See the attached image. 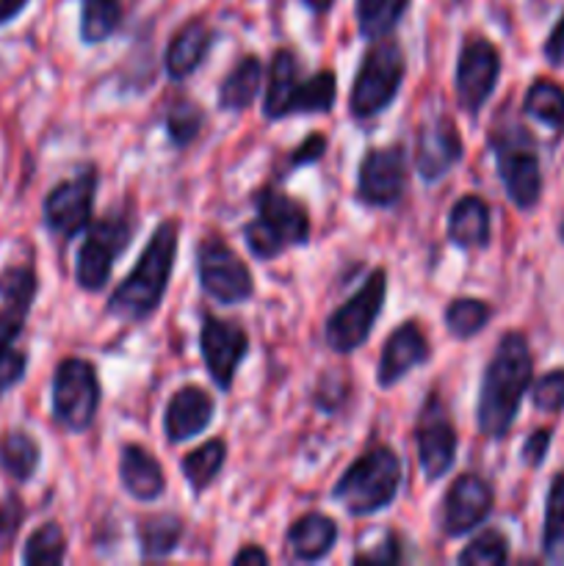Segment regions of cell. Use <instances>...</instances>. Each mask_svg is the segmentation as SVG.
<instances>
[{
  "label": "cell",
  "mask_w": 564,
  "mask_h": 566,
  "mask_svg": "<svg viewBox=\"0 0 564 566\" xmlns=\"http://www.w3.org/2000/svg\"><path fill=\"white\" fill-rule=\"evenodd\" d=\"M100 403H103V390L94 363L83 357L61 359L50 385V409L55 423L70 434H83L97 420Z\"/></svg>",
  "instance_id": "obj_8"
},
{
  "label": "cell",
  "mask_w": 564,
  "mask_h": 566,
  "mask_svg": "<svg viewBox=\"0 0 564 566\" xmlns=\"http://www.w3.org/2000/svg\"><path fill=\"white\" fill-rule=\"evenodd\" d=\"M401 479V457L385 442H374L343 470L332 486V501L341 503L352 517H374L393 506Z\"/></svg>",
  "instance_id": "obj_4"
},
{
  "label": "cell",
  "mask_w": 564,
  "mask_h": 566,
  "mask_svg": "<svg viewBox=\"0 0 564 566\" xmlns=\"http://www.w3.org/2000/svg\"><path fill=\"white\" fill-rule=\"evenodd\" d=\"M337 99V72L318 70L302 75V64L293 50L280 48L271 55L269 81L263 94V116L269 122L296 114H330Z\"/></svg>",
  "instance_id": "obj_3"
},
{
  "label": "cell",
  "mask_w": 564,
  "mask_h": 566,
  "mask_svg": "<svg viewBox=\"0 0 564 566\" xmlns=\"http://www.w3.org/2000/svg\"><path fill=\"white\" fill-rule=\"evenodd\" d=\"M100 171L97 166H83L70 180L55 182L42 199V221L44 230L61 243L75 241L81 232L88 230L94 213V199H97Z\"/></svg>",
  "instance_id": "obj_12"
},
{
  "label": "cell",
  "mask_w": 564,
  "mask_h": 566,
  "mask_svg": "<svg viewBox=\"0 0 564 566\" xmlns=\"http://www.w3.org/2000/svg\"><path fill=\"white\" fill-rule=\"evenodd\" d=\"M28 374V352L22 348L9 346L0 348V398L9 390H14Z\"/></svg>",
  "instance_id": "obj_39"
},
{
  "label": "cell",
  "mask_w": 564,
  "mask_h": 566,
  "mask_svg": "<svg viewBox=\"0 0 564 566\" xmlns=\"http://www.w3.org/2000/svg\"><path fill=\"white\" fill-rule=\"evenodd\" d=\"M25 503L17 495H9L3 503H0V547L9 551L14 536L20 534L22 523H25Z\"/></svg>",
  "instance_id": "obj_40"
},
{
  "label": "cell",
  "mask_w": 564,
  "mask_h": 566,
  "mask_svg": "<svg viewBox=\"0 0 564 566\" xmlns=\"http://www.w3.org/2000/svg\"><path fill=\"white\" fill-rule=\"evenodd\" d=\"M542 556L547 564L564 566V470L551 481L545 497V525H542Z\"/></svg>",
  "instance_id": "obj_32"
},
{
  "label": "cell",
  "mask_w": 564,
  "mask_h": 566,
  "mask_svg": "<svg viewBox=\"0 0 564 566\" xmlns=\"http://www.w3.org/2000/svg\"><path fill=\"white\" fill-rule=\"evenodd\" d=\"M42 462V448L28 431L14 429L0 437V470L17 484H28Z\"/></svg>",
  "instance_id": "obj_29"
},
{
  "label": "cell",
  "mask_w": 564,
  "mask_h": 566,
  "mask_svg": "<svg viewBox=\"0 0 564 566\" xmlns=\"http://www.w3.org/2000/svg\"><path fill=\"white\" fill-rule=\"evenodd\" d=\"M387 298V271L374 269L363 285L326 318L324 343L335 354H352L368 343Z\"/></svg>",
  "instance_id": "obj_10"
},
{
  "label": "cell",
  "mask_w": 564,
  "mask_h": 566,
  "mask_svg": "<svg viewBox=\"0 0 564 566\" xmlns=\"http://www.w3.org/2000/svg\"><path fill=\"white\" fill-rule=\"evenodd\" d=\"M495 509V490L487 479L476 473H462L451 481L440 503V531L448 539L468 536L481 528Z\"/></svg>",
  "instance_id": "obj_17"
},
{
  "label": "cell",
  "mask_w": 564,
  "mask_h": 566,
  "mask_svg": "<svg viewBox=\"0 0 564 566\" xmlns=\"http://www.w3.org/2000/svg\"><path fill=\"white\" fill-rule=\"evenodd\" d=\"M230 564L232 566H269L271 558H269V553L263 551V547L252 545V542H249V545H243L241 551H238L236 556L230 558Z\"/></svg>",
  "instance_id": "obj_45"
},
{
  "label": "cell",
  "mask_w": 564,
  "mask_h": 566,
  "mask_svg": "<svg viewBox=\"0 0 564 566\" xmlns=\"http://www.w3.org/2000/svg\"><path fill=\"white\" fill-rule=\"evenodd\" d=\"M304 6H307L313 14H330L332 6H335V0H302Z\"/></svg>",
  "instance_id": "obj_47"
},
{
  "label": "cell",
  "mask_w": 564,
  "mask_h": 566,
  "mask_svg": "<svg viewBox=\"0 0 564 566\" xmlns=\"http://www.w3.org/2000/svg\"><path fill=\"white\" fill-rule=\"evenodd\" d=\"M501 77V50L487 36H468L459 48L457 72H453V88L457 103L464 114H481L498 88Z\"/></svg>",
  "instance_id": "obj_14"
},
{
  "label": "cell",
  "mask_w": 564,
  "mask_h": 566,
  "mask_svg": "<svg viewBox=\"0 0 564 566\" xmlns=\"http://www.w3.org/2000/svg\"><path fill=\"white\" fill-rule=\"evenodd\" d=\"M182 534H186V523H182L180 514L171 512L149 514V517H142L136 523V539L144 562L169 558L180 547Z\"/></svg>",
  "instance_id": "obj_27"
},
{
  "label": "cell",
  "mask_w": 564,
  "mask_h": 566,
  "mask_svg": "<svg viewBox=\"0 0 564 566\" xmlns=\"http://www.w3.org/2000/svg\"><path fill=\"white\" fill-rule=\"evenodd\" d=\"M125 20V0H81V42L100 44Z\"/></svg>",
  "instance_id": "obj_34"
},
{
  "label": "cell",
  "mask_w": 564,
  "mask_h": 566,
  "mask_svg": "<svg viewBox=\"0 0 564 566\" xmlns=\"http://www.w3.org/2000/svg\"><path fill=\"white\" fill-rule=\"evenodd\" d=\"M534 381V357L529 337L512 329L498 340L484 376H481L476 426L487 440H503L518 420L520 403Z\"/></svg>",
  "instance_id": "obj_1"
},
{
  "label": "cell",
  "mask_w": 564,
  "mask_h": 566,
  "mask_svg": "<svg viewBox=\"0 0 564 566\" xmlns=\"http://www.w3.org/2000/svg\"><path fill=\"white\" fill-rule=\"evenodd\" d=\"M263 86V61L254 53L243 55L236 66L224 75L219 86V108L227 114H243L258 99Z\"/></svg>",
  "instance_id": "obj_26"
},
{
  "label": "cell",
  "mask_w": 564,
  "mask_h": 566,
  "mask_svg": "<svg viewBox=\"0 0 564 566\" xmlns=\"http://www.w3.org/2000/svg\"><path fill=\"white\" fill-rule=\"evenodd\" d=\"M66 562V536L59 523H44L33 531L22 547V564L25 566H59Z\"/></svg>",
  "instance_id": "obj_36"
},
{
  "label": "cell",
  "mask_w": 564,
  "mask_h": 566,
  "mask_svg": "<svg viewBox=\"0 0 564 566\" xmlns=\"http://www.w3.org/2000/svg\"><path fill=\"white\" fill-rule=\"evenodd\" d=\"M216 415V401L205 387L182 385L175 396L166 401L164 434L171 446L194 440L210 429Z\"/></svg>",
  "instance_id": "obj_21"
},
{
  "label": "cell",
  "mask_w": 564,
  "mask_h": 566,
  "mask_svg": "<svg viewBox=\"0 0 564 566\" xmlns=\"http://www.w3.org/2000/svg\"><path fill=\"white\" fill-rule=\"evenodd\" d=\"M492 238L490 205L479 193H464L451 205L448 213V241L462 252L487 249Z\"/></svg>",
  "instance_id": "obj_25"
},
{
  "label": "cell",
  "mask_w": 564,
  "mask_h": 566,
  "mask_svg": "<svg viewBox=\"0 0 564 566\" xmlns=\"http://www.w3.org/2000/svg\"><path fill=\"white\" fill-rule=\"evenodd\" d=\"M409 188V153L404 144L368 149L357 166V197L359 205L374 210H390L407 197Z\"/></svg>",
  "instance_id": "obj_13"
},
{
  "label": "cell",
  "mask_w": 564,
  "mask_h": 566,
  "mask_svg": "<svg viewBox=\"0 0 564 566\" xmlns=\"http://www.w3.org/2000/svg\"><path fill=\"white\" fill-rule=\"evenodd\" d=\"M415 446H418V464L429 484L451 473L457 462L459 437L437 390H431L420 407L418 423H415Z\"/></svg>",
  "instance_id": "obj_15"
},
{
  "label": "cell",
  "mask_w": 564,
  "mask_h": 566,
  "mask_svg": "<svg viewBox=\"0 0 564 566\" xmlns=\"http://www.w3.org/2000/svg\"><path fill=\"white\" fill-rule=\"evenodd\" d=\"M404 562V545L396 534H387L379 547L368 553H354V564H398Z\"/></svg>",
  "instance_id": "obj_42"
},
{
  "label": "cell",
  "mask_w": 564,
  "mask_h": 566,
  "mask_svg": "<svg viewBox=\"0 0 564 566\" xmlns=\"http://www.w3.org/2000/svg\"><path fill=\"white\" fill-rule=\"evenodd\" d=\"M177 249H180V224L175 219H164L153 230L130 274L108 296L105 313L122 324H144L153 318L164 304L177 263Z\"/></svg>",
  "instance_id": "obj_2"
},
{
  "label": "cell",
  "mask_w": 564,
  "mask_h": 566,
  "mask_svg": "<svg viewBox=\"0 0 564 566\" xmlns=\"http://www.w3.org/2000/svg\"><path fill=\"white\" fill-rule=\"evenodd\" d=\"M404 77H407V59H404V48L398 44V39H374L363 53L357 75H354L348 114L357 122L385 114L401 92Z\"/></svg>",
  "instance_id": "obj_7"
},
{
  "label": "cell",
  "mask_w": 564,
  "mask_h": 566,
  "mask_svg": "<svg viewBox=\"0 0 564 566\" xmlns=\"http://www.w3.org/2000/svg\"><path fill=\"white\" fill-rule=\"evenodd\" d=\"M531 403L545 415L564 412V368L547 370L536 381H531Z\"/></svg>",
  "instance_id": "obj_38"
},
{
  "label": "cell",
  "mask_w": 564,
  "mask_h": 566,
  "mask_svg": "<svg viewBox=\"0 0 564 566\" xmlns=\"http://www.w3.org/2000/svg\"><path fill=\"white\" fill-rule=\"evenodd\" d=\"M509 562V539L498 528L481 531L479 536L464 545V551L457 556V564L462 566H501Z\"/></svg>",
  "instance_id": "obj_37"
},
{
  "label": "cell",
  "mask_w": 564,
  "mask_h": 566,
  "mask_svg": "<svg viewBox=\"0 0 564 566\" xmlns=\"http://www.w3.org/2000/svg\"><path fill=\"white\" fill-rule=\"evenodd\" d=\"M254 219L243 224V243L258 260H274L293 247H307L310 213L299 199L265 186L254 193Z\"/></svg>",
  "instance_id": "obj_5"
},
{
  "label": "cell",
  "mask_w": 564,
  "mask_h": 566,
  "mask_svg": "<svg viewBox=\"0 0 564 566\" xmlns=\"http://www.w3.org/2000/svg\"><path fill=\"white\" fill-rule=\"evenodd\" d=\"M558 238H562V243H564V216H562V224H558Z\"/></svg>",
  "instance_id": "obj_48"
},
{
  "label": "cell",
  "mask_w": 564,
  "mask_h": 566,
  "mask_svg": "<svg viewBox=\"0 0 564 566\" xmlns=\"http://www.w3.org/2000/svg\"><path fill=\"white\" fill-rule=\"evenodd\" d=\"M431 359L429 337H426L420 321L409 318L401 326L387 335L385 346H382L379 368H376V385L382 390H390L398 381L407 379L415 368L426 365Z\"/></svg>",
  "instance_id": "obj_20"
},
{
  "label": "cell",
  "mask_w": 564,
  "mask_h": 566,
  "mask_svg": "<svg viewBox=\"0 0 564 566\" xmlns=\"http://www.w3.org/2000/svg\"><path fill=\"white\" fill-rule=\"evenodd\" d=\"M490 149L509 202L529 213L542 199V164L536 138L520 122H501L490 133Z\"/></svg>",
  "instance_id": "obj_6"
},
{
  "label": "cell",
  "mask_w": 564,
  "mask_h": 566,
  "mask_svg": "<svg viewBox=\"0 0 564 566\" xmlns=\"http://www.w3.org/2000/svg\"><path fill=\"white\" fill-rule=\"evenodd\" d=\"M464 144L451 116L440 114L420 122L415 133L412 166L424 182H437L462 160Z\"/></svg>",
  "instance_id": "obj_18"
},
{
  "label": "cell",
  "mask_w": 564,
  "mask_h": 566,
  "mask_svg": "<svg viewBox=\"0 0 564 566\" xmlns=\"http://www.w3.org/2000/svg\"><path fill=\"white\" fill-rule=\"evenodd\" d=\"M199 354H202L205 370L216 390L230 392L238 368L249 354V335L238 321L219 318V315H202L199 329Z\"/></svg>",
  "instance_id": "obj_16"
},
{
  "label": "cell",
  "mask_w": 564,
  "mask_h": 566,
  "mask_svg": "<svg viewBox=\"0 0 564 566\" xmlns=\"http://www.w3.org/2000/svg\"><path fill=\"white\" fill-rule=\"evenodd\" d=\"M492 313H495V310H492L487 302H481V298L457 296L448 302L446 315H442V318H446V329L453 340L468 343L487 329V324L492 321Z\"/></svg>",
  "instance_id": "obj_33"
},
{
  "label": "cell",
  "mask_w": 564,
  "mask_h": 566,
  "mask_svg": "<svg viewBox=\"0 0 564 566\" xmlns=\"http://www.w3.org/2000/svg\"><path fill=\"white\" fill-rule=\"evenodd\" d=\"M205 122H208V116H205V111L199 108L194 99H175V103L169 105V111H166V119H164L166 136H169L171 147L175 149L191 147V144L202 136Z\"/></svg>",
  "instance_id": "obj_35"
},
{
  "label": "cell",
  "mask_w": 564,
  "mask_h": 566,
  "mask_svg": "<svg viewBox=\"0 0 564 566\" xmlns=\"http://www.w3.org/2000/svg\"><path fill=\"white\" fill-rule=\"evenodd\" d=\"M28 3H31V0H0V28L9 25V22H14L17 17L25 11Z\"/></svg>",
  "instance_id": "obj_46"
},
{
  "label": "cell",
  "mask_w": 564,
  "mask_h": 566,
  "mask_svg": "<svg viewBox=\"0 0 564 566\" xmlns=\"http://www.w3.org/2000/svg\"><path fill=\"white\" fill-rule=\"evenodd\" d=\"M542 55H545L547 64L564 66V14L558 17V22L553 25L551 36H547L545 44H542Z\"/></svg>",
  "instance_id": "obj_44"
},
{
  "label": "cell",
  "mask_w": 564,
  "mask_h": 566,
  "mask_svg": "<svg viewBox=\"0 0 564 566\" xmlns=\"http://www.w3.org/2000/svg\"><path fill=\"white\" fill-rule=\"evenodd\" d=\"M337 536H341V531L330 514L307 512L291 523L285 534V547L293 562L318 564L335 551Z\"/></svg>",
  "instance_id": "obj_24"
},
{
  "label": "cell",
  "mask_w": 564,
  "mask_h": 566,
  "mask_svg": "<svg viewBox=\"0 0 564 566\" xmlns=\"http://www.w3.org/2000/svg\"><path fill=\"white\" fill-rule=\"evenodd\" d=\"M197 276L205 296L224 307L254 296L252 271L219 232H210L197 243Z\"/></svg>",
  "instance_id": "obj_11"
},
{
  "label": "cell",
  "mask_w": 564,
  "mask_h": 566,
  "mask_svg": "<svg viewBox=\"0 0 564 566\" xmlns=\"http://www.w3.org/2000/svg\"><path fill=\"white\" fill-rule=\"evenodd\" d=\"M39 293V276L33 263L6 265L0 271V348L17 346L25 332V321L31 315Z\"/></svg>",
  "instance_id": "obj_19"
},
{
  "label": "cell",
  "mask_w": 564,
  "mask_h": 566,
  "mask_svg": "<svg viewBox=\"0 0 564 566\" xmlns=\"http://www.w3.org/2000/svg\"><path fill=\"white\" fill-rule=\"evenodd\" d=\"M523 114L551 127L553 133H564V86L551 77H536L523 97Z\"/></svg>",
  "instance_id": "obj_30"
},
{
  "label": "cell",
  "mask_w": 564,
  "mask_h": 566,
  "mask_svg": "<svg viewBox=\"0 0 564 566\" xmlns=\"http://www.w3.org/2000/svg\"><path fill=\"white\" fill-rule=\"evenodd\" d=\"M216 42V31L210 28V22L205 17H194L186 25H180L175 31V36L169 39L164 53V70L171 81L182 83L186 77H191L199 66L208 59L210 48Z\"/></svg>",
  "instance_id": "obj_22"
},
{
  "label": "cell",
  "mask_w": 564,
  "mask_h": 566,
  "mask_svg": "<svg viewBox=\"0 0 564 566\" xmlns=\"http://www.w3.org/2000/svg\"><path fill=\"white\" fill-rule=\"evenodd\" d=\"M136 227L138 221L130 210H111L103 219H92L86 230V241H83L75 260V282L81 291L100 293L108 285L111 271L133 243Z\"/></svg>",
  "instance_id": "obj_9"
},
{
  "label": "cell",
  "mask_w": 564,
  "mask_h": 566,
  "mask_svg": "<svg viewBox=\"0 0 564 566\" xmlns=\"http://www.w3.org/2000/svg\"><path fill=\"white\" fill-rule=\"evenodd\" d=\"M324 155H326L324 133H310L307 138H302V142L293 147L291 158H288V166H291V169H304V166L318 164Z\"/></svg>",
  "instance_id": "obj_41"
},
{
  "label": "cell",
  "mask_w": 564,
  "mask_h": 566,
  "mask_svg": "<svg viewBox=\"0 0 564 566\" xmlns=\"http://www.w3.org/2000/svg\"><path fill=\"white\" fill-rule=\"evenodd\" d=\"M412 0H357L354 17H357L359 36L374 42V39L390 36L398 28L401 17L407 14Z\"/></svg>",
  "instance_id": "obj_31"
},
{
  "label": "cell",
  "mask_w": 564,
  "mask_h": 566,
  "mask_svg": "<svg viewBox=\"0 0 564 566\" xmlns=\"http://www.w3.org/2000/svg\"><path fill=\"white\" fill-rule=\"evenodd\" d=\"M227 464V442L221 437H213V440L202 442L199 448L188 451L186 457L180 459V470L186 475V484L191 486L194 495H202L210 486L216 484V479L221 475Z\"/></svg>",
  "instance_id": "obj_28"
},
{
  "label": "cell",
  "mask_w": 564,
  "mask_h": 566,
  "mask_svg": "<svg viewBox=\"0 0 564 566\" xmlns=\"http://www.w3.org/2000/svg\"><path fill=\"white\" fill-rule=\"evenodd\" d=\"M119 484L133 501L153 503L166 492V475L158 459L138 442L119 448Z\"/></svg>",
  "instance_id": "obj_23"
},
{
  "label": "cell",
  "mask_w": 564,
  "mask_h": 566,
  "mask_svg": "<svg viewBox=\"0 0 564 566\" xmlns=\"http://www.w3.org/2000/svg\"><path fill=\"white\" fill-rule=\"evenodd\" d=\"M551 442H553V431L551 429H536L534 434H531L529 440L523 442V448H520V457H523V464H529L531 470L542 468V462H545L547 448H551Z\"/></svg>",
  "instance_id": "obj_43"
}]
</instances>
